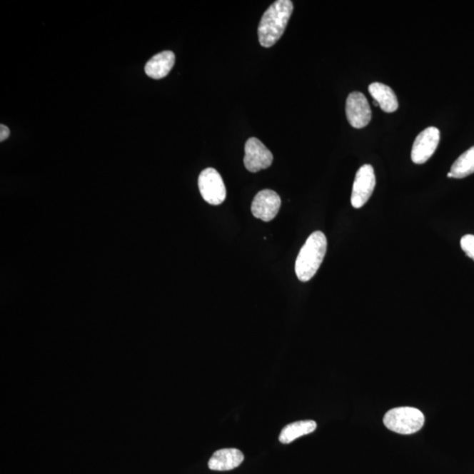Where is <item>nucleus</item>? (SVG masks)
<instances>
[{"label":"nucleus","instance_id":"obj_1","mask_svg":"<svg viewBox=\"0 0 474 474\" xmlns=\"http://www.w3.org/2000/svg\"><path fill=\"white\" fill-rule=\"evenodd\" d=\"M293 11L292 1L278 0L265 11L258 29L259 43L263 48L273 47L281 39Z\"/></svg>","mask_w":474,"mask_h":474},{"label":"nucleus","instance_id":"obj_2","mask_svg":"<svg viewBox=\"0 0 474 474\" xmlns=\"http://www.w3.org/2000/svg\"><path fill=\"white\" fill-rule=\"evenodd\" d=\"M327 238L322 231L313 232L301 248L296 262V273L301 282L311 280L319 270L327 251Z\"/></svg>","mask_w":474,"mask_h":474},{"label":"nucleus","instance_id":"obj_3","mask_svg":"<svg viewBox=\"0 0 474 474\" xmlns=\"http://www.w3.org/2000/svg\"><path fill=\"white\" fill-rule=\"evenodd\" d=\"M425 418L418 408L400 407L385 413L384 425L401 435H411L422 430Z\"/></svg>","mask_w":474,"mask_h":474},{"label":"nucleus","instance_id":"obj_4","mask_svg":"<svg viewBox=\"0 0 474 474\" xmlns=\"http://www.w3.org/2000/svg\"><path fill=\"white\" fill-rule=\"evenodd\" d=\"M198 189L202 198L210 205L223 203L227 196L226 187L221 176L213 168H208L198 176Z\"/></svg>","mask_w":474,"mask_h":474},{"label":"nucleus","instance_id":"obj_5","mask_svg":"<svg viewBox=\"0 0 474 474\" xmlns=\"http://www.w3.org/2000/svg\"><path fill=\"white\" fill-rule=\"evenodd\" d=\"M376 178L373 167L370 164L359 168L356 174L351 193V205L354 208H361L366 204L375 188Z\"/></svg>","mask_w":474,"mask_h":474},{"label":"nucleus","instance_id":"obj_6","mask_svg":"<svg viewBox=\"0 0 474 474\" xmlns=\"http://www.w3.org/2000/svg\"><path fill=\"white\" fill-rule=\"evenodd\" d=\"M246 156H244V166L251 173L267 169L273 161V156L261 141L255 137L248 139L246 143Z\"/></svg>","mask_w":474,"mask_h":474},{"label":"nucleus","instance_id":"obj_7","mask_svg":"<svg viewBox=\"0 0 474 474\" xmlns=\"http://www.w3.org/2000/svg\"><path fill=\"white\" fill-rule=\"evenodd\" d=\"M440 141V132L437 128L430 127L424 129L416 137L413 144L411 159L416 164L425 163L438 146Z\"/></svg>","mask_w":474,"mask_h":474},{"label":"nucleus","instance_id":"obj_8","mask_svg":"<svg viewBox=\"0 0 474 474\" xmlns=\"http://www.w3.org/2000/svg\"><path fill=\"white\" fill-rule=\"evenodd\" d=\"M346 111L348 121L355 128H365L372 120L368 101L359 91H354L348 96Z\"/></svg>","mask_w":474,"mask_h":474},{"label":"nucleus","instance_id":"obj_9","mask_svg":"<svg viewBox=\"0 0 474 474\" xmlns=\"http://www.w3.org/2000/svg\"><path fill=\"white\" fill-rule=\"evenodd\" d=\"M281 206L280 195L273 190H263L256 195L252 202V215L258 219L268 223L277 216Z\"/></svg>","mask_w":474,"mask_h":474},{"label":"nucleus","instance_id":"obj_10","mask_svg":"<svg viewBox=\"0 0 474 474\" xmlns=\"http://www.w3.org/2000/svg\"><path fill=\"white\" fill-rule=\"evenodd\" d=\"M244 456L241 450L231 448L221 449L213 453L208 462L213 471H231L243 463Z\"/></svg>","mask_w":474,"mask_h":474},{"label":"nucleus","instance_id":"obj_11","mask_svg":"<svg viewBox=\"0 0 474 474\" xmlns=\"http://www.w3.org/2000/svg\"><path fill=\"white\" fill-rule=\"evenodd\" d=\"M175 64V55L173 51L158 53L145 65V72L153 79H162L170 74Z\"/></svg>","mask_w":474,"mask_h":474},{"label":"nucleus","instance_id":"obj_12","mask_svg":"<svg viewBox=\"0 0 474 474\" xmlns=\"http://www.w3.org/2000/svg\"><path fill=\"white\" fill-rule=\"evenodd\" d=\"M369 93L384 112L393 113L398 109V99L395 91L388 86L382 83H373L369 86Z\"/></svg>","mask_w":474,"mask_h":474},{"label":"nucleus","instance_id":"obj_13","mask_svg":"<svg viewBox=\"0 0 474 474\" xmlns=\"http://www.w3.org/2000/svg\"><path fill=\"white\" fill-rule=\"evenodd\" d=\"M317 424L315 420H299V422L289 424L282 430L280 435V441L285 445L296 440L297 438L303 437L315 431Z\"/></svg>","mask_w":474,"mask_h":474},{"label":"nucleus","instance_id":"obj_14","mask_svg":"<svg viewBox=\"0 0 474 474\" xmlns=\"http://www.w3.org/2000/svg\"><path fill=\"white\" fill-rule=\"evenodd\" d=\"M453 178H464L474 173V146L462 154L450 168Z\"/></svg>","mask_w":474,"mask_h":474},{"label":"nucleus","instance_id":"obj_15","mask_svg":"<svg viewBox=\"0 0 474 474\" xmlns=\"http://www.w3.org/2000/svg\"><path fill=\"white\" fill-rule=\"evenodd\" d=\"M460 246L465 253L474 261V236L465 235L460 240Z\"/></svg>","mask_w":474,"mask_h":474},{"label":"nucleus","instance_id":"obj_16","mask_svg":"<svg viewBox=\"0 0 474 474\" xmlns=\"http://www.w3.org/2000/svg\"><path fill=\"white\" fill-rule=\"evenodd\" d=\"M10 136V129L5 125H0V141H4L9 138Z\"/></svg>","mask_w":474,"mask_h":474},{"label":"nucleus","instance_id":"obj_17","mask_svg":"<svg viewBox=\"0 0 474 474\" xmlns=\"http://www.w3.org/2000/svg\"><path fill=\"white\" fill-rule=\"evenodd\" d=\"M447 177H448V178H453V174L450 173H449L448 174H447Z\"/></svg>","mask_w":474,"mask_h":474},{"label":"nucleus","instance_id":"obj_18","mask_svg":"<svg viewBox=\"0 0 474 474\" xmlns=\"http://www.w3.org/2000/svg\"><path fill=\"white\" fill-rule=\"evenodd\" d=\"M373 104L374 106H378V102L375 101H373Z\"/></svg>","mask_w":474,"mask_h":474}]
</instances>
